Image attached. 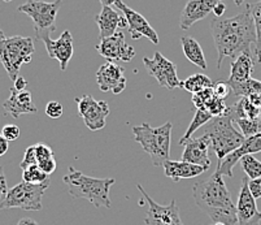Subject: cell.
Returning a JSON list of instances; mask_svg holds the SVG:
<instances>
[{"instance_id": "1", "label": "cell", "mask_w": 261, "mask_h": 225, "mask_svg": "<svg viewBox=\"0 0 261 225\" xmlns=\"http://www.w3.org/2000/svg\"><path fill=\"white\" fill-rule=\"evenodd\" d=\"M211 30L218 52L217 69H220L225 58H238L256 44V26L251 4H247L244 11L234 17L212 18Z\"/></svg>"}, {"instance_id": "2", "label": "cell", "mask_w": 261, "mask_h": 225, "mask_svg": "<svg viewBox=\"0 0 261 225\" xmlns=\"http://www.w3.org/2000/svg\"><path fill=\"white\" fill-rule=\"evenodd\" d=\"M222 177L215 172L207 180L196 182L192 188V196L199 210L211 220L225 225H237V207Z\"/></svg>"}, {"instance_id": "3", "label": "cell", "mask_w": 261, "mask_h": 225, "mask_svg": "<svg viewBox=\"0 0 261 225\" xmlns=\"http://www.w3.org/2000/svg\"><path fill=\"white\" fill-rule=\"evenodd\" d=\"M72 198H82L91 202L95 207L111 208L109 189L116 182L115 179H95L84 174L81 170L69 167V173L63 179Z\"/></svg>"}, {"instance_id": "4", "label": "cell", "mask_w": 261, "mask_h": 225, "mask_svg": "<svg viewBox=\"0 0 261 225\" xmlns=\"http://www.w3.org/2000/svg\"><path fill=\"white\" fill-rule=\"evenodd\" d=\"M232 113L229 107L224 116L213 117L208 124L201 128L203 134L210 137L211 147L217 156L218 162H221L225 156L238 150L243 144L246 137L232 127Z\"/></svg>"}, {"instance_id": "5", "label": "cell", "mask_w": 261, "mask_h": 225, "mask_svg": "<svg viewBox=\"0 0 261 225\" xmlns=\"http://www.w3.org/2000/svg\"><path fill=\"white\" fill-rule=\"evenodd\" d=\"M173 124L165 122L160 128H152L147 122L133 128L134 139L138 142L152 160L155 167H160L169 160Z\"/></svg>"}, {"instance_id": "6", "label": "cell", "mask_w": 261, "mask_h": 225, "mask_svg": "<svg viewBox=\"0 0 261 225\" xmlns=\"http://www.w3.org/2000/svg\"><path fill=\"white\" fill-rule=\"evenodd\" d=\"M34 52V41L30 37L16 35L6 38L0 43V61L12 81L15 82L20 76V69L23 64L32 61Z\"/></svg>"}, {"instance_id": "7", "label": "cell", "mask_w": 261, "mask_h": 225, "mask_svg": "<svg viewBox=\"0 0 261 225\" xmlns=\"http://www.w3.org/2000/svg\"><path fill=\"white\" fill-rule=\"evenodd\" d=\"M49 186V182L40 185L28 184L25 181H21L16 186L9 189L7 199L4 202L2 210L7 208H21L25 211H40L42 205V198H43L44 191Z\"/></svg>"}, {"instance_id": "8", "label": "cell", "mask_w": 261, "mask_h": 225, "mask_svg": "<svg viewBox=\"0 0 261 225\" xmlns=\"http://www.w3.org/2000/svg\"><path fill=\"white\" fill-rule=\"evenodd\" d=\"M63 0H55L52 3L39 2V0H28L25 4L18 7V12L29 16L34 22V30L38 32H55L56 25L55 20L58 16Z\"/></svg>"}, {"instance_id": "9", "label": "cell", "mask_w": 261, "mask_h": 225, "mask_svg": "<svg viewBox=\"0 0 261 225\" xmlns=\"http://www.w3.org/2000/svg\"><path fill=\"white\" fill-rule=\"evenodd\" d=\"M143 64L149 76H152L158 81L159 86L167 90H174L177 87H184V81L178 78L177 65L169 59H167L159 51L155 52L152 59L143 58Z\"/></svg>"}, {"instance_id": "10", "label": "cell", "mask_w": 261, "mask_h": 225, "mask_svg": "<svg viewBox=\"0 0 261 225\" xmlns=\"http://www.w3.org/2000/svg\"><path fill=\"white\" fill-rule=\"evenodd\" d=\"M78 113L85 125L91 132H98L106 127V120L109 115V106L104 101H96L91 95H82L75 98Z\"/></svg>"}, {"instance_id": "11", "label": "cell", "mask_w": 261, "mask_h": 225, "mask_svg": "<svg viewBox=\"0 0 261 225\" xmlns=\"http://www.w3.org/2000/svg\"><path fill=\"white\" fill-rule=\"evenodd\" d=\"M137 189L141 191L142 196L148 205V211H147L146 219H144L146 225H185L181 219V215H179V208L174 199L169 205L161 206L144 191L142 185H137Z\"/></svg>"}, {"instance_id": "12", "label": "cell", "mask_w": 261, "mask_h": 225, "mask_svg": "<svg viewBox=\"0 0 261 225\" xmlns=\"http://www.w3.org/2000/svg\"><path fill=\"white\" fill-rule=\"evenodd\" d=\"M51 33L52 32H38L35 33V35H37V39L43 41L49 58L58 60L60 64V69L65 72L74 51L73 37L69 30H65L58 39H52Z\"/></svg>"}, {"instance_id": "13", "label": "cell", "mask_w": 261, "mask_h": 225, "mask_svg": "<svg viewBox=\"0 0 261 225\" xmlns=\"http://www.w3.org/2000/svg\"><path fill=\"white\" fill-rule=\"evenodd\" d=\"M95 48L99 55L107 59V61H112V63L115 61L129 63L135 56V49L126 43L122 32H117L112 37L100 39Z\"/></svg>"}, {"instance_id": "14", "label": "cell", "mask_w": 261, "mask_h": 225, "mask_svg": "<svg viewBox=\"0 0 261 225\" xmlns=\"http://www.w3.org/2000/svg\"><path fill=\"white\" fill-rule=\"evenodd\" d=\"M115 7H117L118 11L122 12V15L126 17L127 20V30L130 33V37L134 41H138L142 37L147 38L148 41L152 42L153 44L159 43V35L155 32L152 26L149 25L148 21L146 20L143 15L138 13L137 11L127 7L126 4L121 2V0H116Z\"/></svg>"}, {"instance_id": "15", "label": "cell", "mask_w": 261, "mask_h": 225, "mask_svg": "<svg viewBox=\"0 0 261 225\" xmlns=\"http://www.w3.org/2000/svg\"><path fill=\"white\" fill-rule=\"evenodd\" d=\"M248 177H243L237 202V225H260L261 212L248 188Z\"/></svg>"}, {"instance_id": "16", "label": "cell", "mask_w": 261, "mask_h": 225, "mask_svg": "<svg viewBox=\"0 0 261 225\" xmlns=\"http://www.w3.org/2000/svg\"><path fill=\"white\" fill-rule=\"evenodd\" d=\"M96 82L103 92H113L121 94L126 87V77H125V68L120 67L112 61H107L96 72Z\"/></svg>"}, {"instance_id": "17", "label": "cell", "mask_w": 261, "mask_h": 225, "mask_svg": "<svg viewBox=\"0 0 261 225\" xmlns=\"http://www.w3.org/2000/svg\"><path fill=\"white\" fill-rule=\"evenodd\" d=\"M260 151H261V132L260 133L255 134V136L248 137V138L244 139L243 144H242L238 150L232 151L231 154L225 156L221 162H218L217 168H216V172L221 174V176L231 179L232 168L236 167L237 163H239V160H241L244 155H253V154L260 153Z\"/></svg>"}, {"instance_id": "18", "label": "cell", "mask_w": 261, "mask_h": 225, "mask_svg": "<svg viewBox=\"0 0 261 225\" xmlns=\"http://www.w3.org/2000/svg\"><path fill=\"white\" fill-rule=\"evenodd\" d=\"M182 146H185L184 154H182V160L184 162L201 165V167L210 169L211 159L208 156V150L211 147L210 137L205 136V134L198 137V138H192L191 137Z\"/></svg>"}, {"instance_id": "19", "label": "cell", "mask_w": 261, "mask_h": 225, "mask_svg": "<svg viewBox=\"0 0 261 225\" xmlns=\"http://www.w3.org/2000/svg\"><path fill=\"white\" fill-rule=\"evenodd\" d=\"M220 2L224 0H189L179 18L181 29L187 30L195 22L207 17Z\"/></svg>"}, {"instance_id": "20", "label": "cell", "mask_w": 261, "mask_h": 225, "mask_svg": "<svg viewBox=\"0 0 261 225\" xmlns=\"http://www.w3.org/2000/svg\"><path fill=\"white\" fill-rule=\"evenodd\" d=\"M3 107L7 115H11L13 118H18L21 115L38 112L35 104L33 103L32 92L28 90L18 91L15 87L11 89V96L4 102Z\"/></svg>"}, {"instance_id": "21", "label": "cell", "mask_w": 261, "mask_h": 225, "mask_svg": "<svg viewBox=\"0 0 261 225\" xmlns=\"http://www.w3.org/2000/svg\"><path fill=\"white\" fill-rule=\"evenodd\" d=\"M95 22L98 23L100 39L112 37L117 33V29H127L126 17L121 16L112 7H103L100 13L95 16Z\"/></svg>"}, {"instance_id": "22", "label": "cell", "mask_w": 261, "mask_h": 225, "mask_svg": "<svg viewBox=\"0 0 261 225\" xmlns=\"http://www.w3.org/2000/svg\"><path fill=\"white\" fill-rule=\"evenodd\" d=\"M230 76L227 80L229 85H238L244 84L250 78H252L253 68H255V61L252 58V52L246 51L243 54L236 58L230 64Z\"/></svg>"}, {"instance_id": "23", "label": "cell", "mask_w": 261, "mask_h": 225, "mask_svg": "<svg viewBox=\"0 0 261 225\" xmlns=\"http://www.w3.org/2000/svg\"><path fill=\"white\" fill-rule=\"evenodd\" d=\"M163 168L165 176L169 177L174 182L184 179H194V177L200 176L205 170H208L207 168L201 167V165L192 164V163L184 162V160H179V162L170 160V159L164 163Z\"/></svg>"}, {"instance_id": "24", "label": "cell", "mask_w": 261, "mask_h": 225, "mask_svg": "<svg viewBox=\"0 0 261 225\" xmlns=\"http://www.w3.org/2000/svg\"><path fill=\"white\" fill-rule=\"evenodd\" d=\"M181 46L187 60L191 61V63L195 64V65H198L200 69H207L205 56H204L203 49H201L200 44L198 43L196 39H194V38L191 37H182Z\"/></svg>"}, {"instance_id": "25", "label": "cell", "mask_w": 261, "mask_h": 225, "mask_svg": "<svg viewBox=\"0 0 261 225\" xmlns=\"http://www.w3.org/2000/svg\"><path fill=\"white\" fill-rule=\"evenodd\" d=\"M231 108L232 120L236 118H248V120H256L261 117V110L256 107L255 104L246 96H242Z\"/></svg>"}, {"instance_id": "26", "label": "cell", "mask_w": 261, "mask_h": 225, "mask_svg": "<svg viewBox=\"0 0 261 225\" xmlns=\"http://www.w3.org/2000/svg\"><path fill=\"white\" fill-rule=\"evenodd\" d=\"M215 82L211 80L208 76L201 74V73H196V74L190 76L189 78H186L184 81V89L186 91L191 92V94H196V92H200L205 89H211L213 87Z\"/></svg>"}, {"instance_id": "27", "label": "cell", "mask_w": 261, "mask_h": 225, "mask_svg": "<svg viewBox=\"0 0 261 225\" xmlns=\"http://www.w3.org/2000/svg\"><path fill=\"white\" fill-rule=\"evenodd\" d=\"M212 118H213L212 116H211L210 113H208L205 110H198V111H196L195 116H194V118H192V121L190 122L189 128H187V130L185 132L184 137L179 139V142H178V143L184 144L185 142L187 141V139L191 138V136L195 133L196 130L200 129V128L204 127L205 124H208V122H210Z\"/></svg>"}, {"instance_id": "28", "label": "cell", "mask_w": 261, "mask_h": 225, "mask_svg": "<svg viewBox=\"0 0 261 225\" xmlns=\"http://www.w3.org/2000/svg\"><path fill=\"white\" fill-rule=\"evenodd\" d=\"M242 169L244 170L246 176L250 180L260 179L261 177V162L257 160L253 155H244L239 160Z\"/></svg>"}, {"instance_id": "29", "label": "cell", "mask_w": 261, "mask_h": 225, "mask_svg": "<svg viewBox=\"0 0 261 225\" xmlns=\"http://www.w3.org/2000/svg\"><path fill=\"white\" fill-rule=\"evenodd\" d=\"M22 181L34 185L46 184V182H49V176L44 173L38 165H32L26 169H22Z\"/></svg>"}, {"instance_id": "30", "label": "cell", "mask_w": 261, "mask_h": 225, "mask_svg": "<svg viewBox=\"0 0 261 225\" xmlns=\"http://www.w3.org/2000/svg\"><path fill=\"white\" fill-rule=\"evenodd\" d=\"M237 125L241 129V133L243 134L246 138L252 137L255 134L261 132V117L256 118V120H248V118H236L234 120Z\"/></svg>"}, {"instance_id": "31", "label": "cell", "mask_w": 261, "mask_h": 225, "mask_svg": "<svg viewBox=\"0 0 261 225\" xmlns=\"http://www.w3.org/2000/svg\"><path fill=\"white\" fill-rule=\"evenodd\" d=\"M213 98H215V94H213V89L211 87V89H205L200 92L192 94V103L196 107V110H205L207 104Z\"/></svg>"}, {"instance_id": "32", "label": "cell", "mask_w": 261, "mask_h": 225, "mask_svg": "<svg viewBox=\"0 0 261 225\" xmlns=\"http://www.w3.org/2000/svg\"><path fill=\"white\" fill-rule=\"evenodd\" d=\"M227 110H229V107L225 104V101L216 98V96L207 104V107H205V111H207L212 117L224 116L225 113L227 112Z\"/></svg>"}, {"instance_id": "33", "label": "cell", "mask_w": 261, "mask_h": 225, "mask_svg": "<svg viewBox=\"0 0 261 225\" xmlns=\"http://www.w3.org/2000/svg\"><path fill=\"white\" fill-rule=\"evenodd\" d=\"M34 147H35V156H37L38 164L55 158L54 151H52V148L49 147V146H47V144L37 143L34 144Z\"/></svg>"}, {"instance_id": "34", "label": "cell", "mask_w": 261, "mask_h": 225, "mask_svg": "<svg viewBox=\"0 0 261 225\" xmlns=\"http://www.w3.org/2000/svg\"><path fill=\"white\" fill-rule=\"evenodd\" d=\"M212 89H213V94H215L216 98L222 99V101H225V99L229 96L230 92H231V87H230V85L227 84V81L215 82Z\"/></svg>"}, {"instance_id": "35", "label": "cell", "mask_w": 261, "mask_h": 225, "mask_svg": "<svg viewBox=\"0 0 261 225\" xmlns=\"http://www.w3.org/2000/svg\"><path fill=\"white\" fill-rule=\"evenodd\" d=\"M2 134H3V137L8 142H13V141H16V139L20 138L21 130L17 125L8 124V125H4L3 127V129H2Z\"/></svg>"}, {"instance_id": "36", "label": "cell", "mask_w": 261, "mask_h": 225, "mask_svg": "<svg viewBox=\"0 0 261 225\" xmlns=\"http://www.w3.org/2000/svg\"><path fill=\"white\" fill-rule=\"evenodd\" d=\"M32 165H38L37 163V156H35V147L34 144L30 147L26 148L25 155H23L22 162H21L20 167L21 169H26V168L32 167Z\"/></svg>"}, {"instance_id": "37", "label": "cell", "mask_w": 261, "mask_h": 225, "mask_svg": "<svg viewBox=\"0 0 261 225\" xmlns=\"http://www.w3.org/2000/svg\"><path fill=\"white\" fill-rule=\"evenodd\" d=\"M64 112L63 104L56 101H51L46 106V115L49 118H59Z\"/></svg>"}, {"instance_id": "38", "label": "cell", "mask_w": 261, "mask_h": 225, "mask_svg": "<svg viewBox=\"0 0 261 225\" xmlns=\"http://www.w3.org/2000/svg\"><path fill=\"white\" fill-rule=\"evenodd\" d=\"M8 185H7L6 176H4V169L3 167H0V210L3 207L4 202L7 199V195H8Z\"/></svg>"}, {"instance_id": "39", "label": "cell", "mask_w": 261, "mask_h": 225, "mask_svg": "<svg viewBox=\"0 0 261 225\" xmlns=\"http://www.w3.org/2000/svg\"><path fill=\"white\" fill-rule=\"evenodd\" d=\"M248 188H250L251 194L255 199L261 198V177L255 180H248Z\"/></svg>"}, {"instance_id": "40", "label": "cell", "mask_w": 261, "mask_h": 225, "mask_svg": "<svg viewBox=\"0 0 261 225\" xmlns=\"http://www.w3.org/2000/svg\"><path fill=\"white\" fill-rule=\"evenodd\" d=\"M38 167L43 170L44 173H47L49 176V174L54 173L55 170H56V159L54 158V159H49V160H46V162L38 164Z\"/></svg>"}, {"instance_id": "41", "label": "cell", "mask_w": 261, "mask_h": 225, "mask_svg": "<svg viewBox=\"0 0 261 225\" xmlns=\"http://www.w3.org/2000/svg\"><path fill=\"white\" fill-rule=\"evenodd\" d=\"M26 86H28V81H26L22 76H18V77L16 78L15 86L13 87H15L16 90H18V91H22V90H26Z\"/></svg>"}, {"instance_id": "42", "label": "cell", "mask_w": 261, "mask_h": 225, "mask_svg": "<svg viewBox=\"0 0 261 225\" xmlns=\"http://www.w3.org/2000/svg\"><path fill=\"white\" fill-rule=\"evenodd\" d=\"M225 11H226V6H225L222 2H220V3H218L217 6L213 8V15H215L216 17H222L225 13Z\"/></svg>"}, {"instance_id": "43", "label": "cell", "mask_w": 261, "mask_h": 225, "mask_svg": "<svg viewBox=\"0 0 261 225\" xmlns=\"http://www.w3.org/2000/svg\"><path fill=\"white\" fill-rule=\"evenodd\" d=\"M8 143L9 142L4 138L3 134L0 133V156H3L7 154V151H8V147H9Z\"/></svg>"}, {"instance_id": "44", "label": "cell", "mask_w": 261, "mask_h": 225, "mask_svg": "<svg viewBox=\"0 0 261 225\" xmlns=\"http://www.w3.org/2000/svg\"><path fill=\"white\" fill-rule=\"evenodd\" d=\"M17 225H39L35 220L30 219V217H22L20 221L17 222Z\"/></svg>"}, {"instance_id": "45", "label": "cell", "mask_w": 261, "mask_h": 225, "mask_svg": "<svg viewBox=\"0 0 261 225\" xmlns=\"http://www.w3.org/2000/svg\"><path fill=\"white\" fill-rule=\"evenodd\" d=\"M103 7H112L115 6L116 0H99Z\"/></svg>"}, {"instance_id": "46", "label": "cell", "mask_w": 261, "mask_h": 225, "mask_svg": "<svg viewBox=\"0 0 261 225\" xmlns=\"http://www.w3.org/2000/svg\"><path fill=\"white\" fill-rule=\"evenodd\" d=\"M4 39H6V35H4L3 30L0 29V43H2V42H3V41H4Z\"/></svg>"}, {"instance_id": "47", "label": "cell", "mask_w": 261, "mask_h": 225, "mask_svg": "<svg viewBox=\"0 0 261 225\" xmlns=\"http://www.w3.org/2000/svg\"><path fill=\"white\" fill-rule=\"evenodd\" d=\"M232 2H234V3H236L237 6H242V4H243L244 2H246V0H232Z\"/></svg>"}, {"instance_id": "48", "label": "cell", "mask_w": 261, "mask_h": 225, "mask_svg": "<svg viewBox=\"0 0 261 225\" xmlns=\"http://www.w3.org/2000/svg\"><path fill=\"white\" fill-rule=\"evenodd\" d=\"M3 2H7V3H9V2H12V0H3Z\"/></svg>"}, {"instance_id": "49", "label": "cell", "mask_w": 261, "mask_h": 225, "mask_svg": "<svg viewBox=\"0 0 261 225\" xmlns=\"http://www.w3.org/2000/svg\"><path fill=\"white\" fill-rule=\"evenodd\" d=\"M260 63H261V60H260Z\"/></svg>"}]
</instances>
